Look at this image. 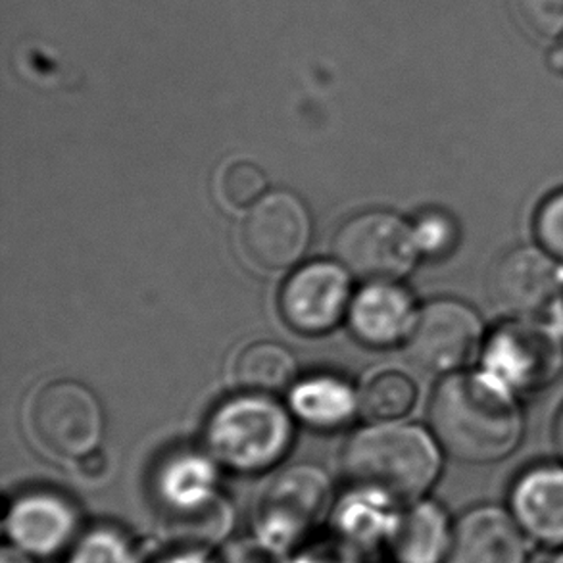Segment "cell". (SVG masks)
<instances>
[{"mask_svg": "<svg viewBox=\"0 0 563 563\" xmlns=\"http://www.w3.org/2000/svg\"><path fill=\"white\" fill-rule=\"evenodd\" d=\"M290 402L298 418L321 429L343 426L356 408V398L351 387L331 377L305 380L295 388Z\"/></svg>", "mask_w": 563, "mask_h": 563, "instance_id": "cell-17", "label": "cell"}, {"mask_svg": "<svg viewBox=\"0 0 563 563\" xmlns=\"http://www.w3.org/2000/svg\"><path fill=\"white\" fill-rule=\"evenodd\" d=\"M554 433H556V446L563 460V408L560 410V413H558L556 431H554Z\"/></svg>", "mask_w": 563, "mask_h": 563, "instance_id": "cell-28", "label": "cell"}, {"mask_svg": "<svg viewBox=\"0 0 563 563\" xmlns=\"http://www.w3.org/2000/svg\"><path fill=\"white\" fill-rule=\"evenodd\" d=\"M488 289L503 312L537 320L563 298V264L541 246H521L496 264Z\"/></svg>", "mask_w": 563, "mask_h": 563, "instance_id": "cell-9", "label": "cell"}, {"mask_svg": "<svg viewBox=\"0 0 563 563\" xmlns=\"http://www.w3.org/2000/svg\"><path fill=\"white\" fill-rule=\"evenodd\" d=\"M418 402V385L402 372H380L367 380L360 408L372 421H395L408 416Z\"/></svg>", "mask_w": 563, "mask_h": 563, "instance_id": "cell-19", "label": "cell"}, {"mask_svg": "<svg viewBox=\"0 0 563 563\" xmlns=\"http://www.w3.org/2000/svg\"><path fill=\"white\" fill-rule=\"evenodd\" d=\"M534 236L542 251L563 264V189L552 192L534 216Z\"/></svg>", "mask_w": 563, "mask_h": 563, "instance_id": "cell-23", "label": "cell"}, {"mask_svg": "<svg viewBox=\"0 0 563 563\" xmlns=\"http://www.w3.org/2000/svg\"><path fill=\"white\" fill-rule=\"evenodd\" d=\"M74 563H130V556L114 537L95 534L87 539L84 549L74 558Z\"/></svg>", "mask_w": 563, "mask_h": 563, "instance_id": "cell-24", "label": "cell"}, {"mask_svg": "<svg viewBox=\"0 0 563 563\" xmlns=\"http://www.w3.org/2000/svg\"><path fill=\"white\" fill-rule=\"evenodd\" d=\"M333 251L341 266L367 283H395L416 266L413 228L395 213L367 212L336 231Z\"/></svg>", "mask_w": 563, "mask_h": 563, "instance_id": "cell-4", "label": "cell"}, {"mask_svg": "<svg viewBox=\"0 0 563 563\" xmlns=\"http://www.w3.org/2000/svg\"><path fill=\"white\" fill-rule=\"evenodd\" d=\"M549 563H563V550H558L556 556L552 558Z\"/></svg>", "mask_w": 563, "mask_h": 563, "instance_id": "cell-30", "label": "cell"}, {"mask_svg": "<svg viewBox=\"0 0 563 563\" xmlns=\"http://www.w3.org/2000/svg\"><path fill=\"white\" fill-rule=\"evenodd\" d=\"M351 298V283L343 267L313 262L300 267L285 283L279 297L283 320L302 335H321L335 328Z\"/></svg>", "mask_w": 563, "mask_h": 563, "instance_id": "cell-10", "label": "cell"}, {"mask_svg": "<svg viewBox=\"0 0 563 563\" xmlns=\"http://www.w3.org/2000/svg\"><path fill=\"white\" fill-rule=\"evenodd\" d=\"M413 300L393 283H372L352 305L351 325L354 335L369 346H390L406 341L416 321Z\"/></svg>", "mask_w": 563, "mask_h": 563, "instance_id": "cell-15", "label": "cell"}, {"mask_svg": "<svg viewBox=\"0 0 563 563\" xmlns=\"http://www.w3.org/2000/svg\"><path fill=\"white\" fill-rule=\"evenodd\" d=\"M514 8L534 37L554 43L563 37V0H514Z\"/></svg>", "mask_w": 563, "mask_h": 563, "instance_id": "cell-21", "label": "cell"}, {"mask_svg": "<svg viewBox=\"0 0 563 563\" xmlns=\"http://www.w3.org/2000/svg\"><path fill=\"white\" fill-rule=\"evenodd\" d=\"M235 380L251 393H282L297 375V362L275 343H254L235 362Z\"/></svg>", "mask_w": 563, "mask_h": 563, "instance_id": "cell-18", "label": "cell"}, {"mask_svg": "<svg viewBox=\"0 0 563 563\" xmlns=\"http://www.w3.org/2000/svg\"><path fill=\"white\" fill-rule=\"evenodd\" d=\"M79 467H81V472L87 473L89 477H95V475L104 472L107 460L100 456V454H97V452H91V454H87V456L79 460Z\"/></svg>", "mask_w": 563, "mask_h": 563, "instance_id": "cell-25", "label": "cell"}, {"mask_svg": "<svg viewBox=\"0 0 563 563\" xmlns=\"http://www.w3.org/2000/svg\"><path fill=\"white\" fill-rule=\"evenodd\" d=\"M454 523L439 504L418 500L396 521L393 550L398 563H446Z\"/></svg>", "mask_w": 563, "mask_h": 563, "instance_id": "cell-16", "label": "cell"}, {"mask_svg": "<svg viewBox=\"0 0 563 563\" xmlns=\"http://www.w3.org/2000/svg\"><path fill=\"white\" fill-rule=\"evenodd\" d=\"M508 510L533 544L563 550V464H539L519 473Z\"/></svg>", "mask_w": 563, "mask_h": 563, "instance_id": "cell-12", "label": "cell"}, {"mask_svg": "<svg viewBox=\"0 0 563 563\" xmlns=\"http://www.w3.org/2000/svg\"><path fill=\"white\" fill-rule=\"evenodd\" d=\"M531 544L508 508L481 504L454 521L446 563H529Z\"/></svg>", "mask_w": 563, "mask_h": 563, "instance_id": "cell-11", "label": "cell"}, {"mask_svg": "<svg viewBox=\"0 0 563 563\" xmlns=\"http://www.w3.org/2000/svg\"><path fill=\"white\" fill-rule=\"evenodd\" d=\"M552 66L556 69L558 74L563 76V37L558 38L554 45V53H552Z\"/></svg>", "mask_w": 563, "mask_h": 563, "instance_id": "cell-27", "label": "cell"}, {"mask_svg": "<svg viewBox=\"0 0 563 563\" xmlns=\"http://www.w3.org/2000/svg\"><path fill=\"white\" fill-rule=\"evenodd\" d=\"M30 429L46 452L66 460H81L99 444L102 411L89 388L74 380H58L33 396Z\"/></svg>", "mask_w": 563, "mask_h": 563, "instance_id": "cell-6", "label": "cell"}, {"mask_svg": "<svg viewBox=\"0 0 563 563\" xmlns=\"http://www.w3.org/2000/svg\"><path fill=\"white\" fill-rule=\"evenodd\" d=\"M437 442L465 464L510 457L523 439L516 390L490 372H456L441 380L429 410Z\"/></svg>", "mask_w": 563, "mask_h": 563, "instance_id": "cell-1", "label": "cell"}, {"mask_svg": "<svg viewBox=\"0 0 563 563\" xmlns=\"http://www.w3.org/2000/svg\"><path fill=\"white\" fill-rule=\"evenodd\" d=\"M267 177L252 162L239 161L228 164L220 177V195L225 205L236 210L252 208L266 197Z\"/></svg>", "mask_w": 563, "mask_h": 563, "instance_id": "cell-20", "label": "cell"}, {"mask_svg": "<svg viewBox=\"0 0 563 563\" xmlns=\"http://www.w3.org/2000/svg\"><path fill=\"white\" fill-rule=\"evenodd\" d=\"M419 252L427 256H446L456 249L460 229L456 221L444 212H427L419 218L416 228Z\"/></svg>", "mask_w": 563, "mask_h": 563, "instance_id": "cell-22", "label": "cell"}, {"mask_svg": "<svg viewBox=\"0 0 563 563\" xmlns=\"http://www.w3.org/2000/svg\"><path fill=\"white\" fill-rule=\"evenodd\" d=\"M174 563H205L200 558H187V560H176Z\"/></svg>", "mask_w": 563, "mask_h": 563, "instance_id": "cell-29", "label": "cell"}, {"mask_svg": "<svg viewBox=\"0 0 563 563\" xmlns=\"http://www.w3.org/2000/svg\"><path fill=\"white\" fill-rule=\"evenodd\" d=\"M310 231L305 205L289 192H272L246 213L241 225V246L252 266L283 272L302 258Z\"/></svg>", "mask_w": 563, "mask_h": 563, "instance_id": "cell-8", "label": "cell"}, {"mask_svg": "<svg viewBox=\"0 0 563 563\" xmlns=\"http://www.w3.org/2000/svg\"><path fill=\"white\" fill-rule=\"evenodd\" d=\"M292 426L277 404L243 396L220 406L206 427V444L221 464L260 472L277 464L290 446Z\"/></svg>", "mask_w": 563, "mask_h": 563, "instance_id": "cell-3", "label": "cell"}, {"mask_svg": "<svg viewBox=\"0 0 563 563\" xmlns=\"http://www.w3.org/2000/svg\"><path fill=\"white\" fill-rule=\"evenodd\" d=\"M0 563H33L30 560V554L27 552H23L20 549H7L2 550V558H0Z\"/></svg>", "mask_w": 563, "mask_h": 563, "instance_id": "cell-26", "label": "cell"}, {"mask_svg": "<svg viewBox=\"0 0 563 563\" xmlns=\"http://www.w3.org/2000/svg\"><path fill=\"white\" fill-rule=\"evenodd\" d=\"M441 467V444L421 427H369L354 434L343 452L346 479L393 503L423 500Z\"/></svg>", "mask_w": 563, "mask_h": 563, "instance_id": "cell-2", "label": "cell"}, {"mask_svg": "<svg viewBox=\"0 0 563 563\" xmlns=\"http://www.w3.org/2000/svg\"><path fill=\"white\" fill-rule=\"evenodd\" d=\"M329 483L316 467L298 465L282 473L267 488L262 516L267 526L283 533H298L323 518L328 510Z\"/></svg>", "mask_w": 563, "mask_h": 563, "instance_id": "cell-13", "label": "cell"}, {"mask_svg": "<svg viewBox=\"0 0 563 563\" xmlns=\"http://www.w3.org/2000/svg\"><path fill=\"white\" fill-rule=\"evenodd\" d=\"M76 529L69 504L53 495L20 498L7 521L8 537L15 549L37 556H53L68 544Z\"/></svg>", "mask_w": 563, "mask_h": 563, "instance_id": "cell-14", "label": "cell"}, {"mask_svg": "<svg viewBox=\"0 0 563 563\" xmlns=\"http://www.w3.org/2000/svg\"><path fill=\"white\" fill-rule=\"evenodd\" d=\"M485 369L516 393H534L556 379L563 346L556 331L534 318H514L488 336Z\"/></svg>", "mask_w": 563, "mask_h": 563, "instance_id": "cell-7", "label": "cell"}, {"mask_svg": "<svg viewBox=\"0 0 563 563\" xmlns=\"http://www.w3.org/2000/svg\"><path fill=\"white\" fill-rule=\"evenodd\" d=\"M485 328L473 308L442 298L423 306L406 336V354L429 374H456L485 349Z\"/></svg>", "mask_w": 563, "mask_h": 563, "instance_id": "cell-5", "label": "cell"}]
</instances>
